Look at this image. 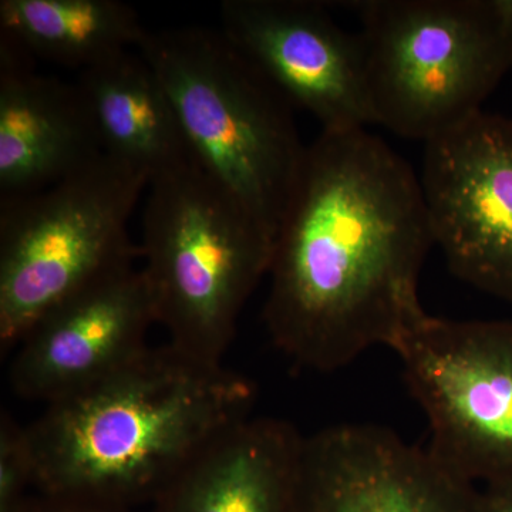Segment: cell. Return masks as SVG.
Segmentation results:
<instances>
[{
    "label": "cell",
    "mask_w": 512,
    "mask_h": 512,
    "mask_svg": "<svg viewBox=\"0 0 512 512\" xmlns=\"http://www.w3.org/2000/svg\"><path fill=\"white\" fill-rule=\"evenodd\" d=\"M433 247L412 165L366 128L320 131L275 238L264 306L272 342L322 373L393 349L426 313L419 279Z\"/></svg>",
    "instance_id": "1"
},
{
    "label": "cell",
    "mask_w": 512,
    "mask_h": 512,
    "mask_svg": "<svg viewBox=\"0 0 512 512\" xmlns=\"http://www.w3.org/2000/svg\"><path fill=\"white\" fill-rule=\"evenodd\" d=\"M255 384L171 343L151 348L29 424L36 493L133 508L212 439L252 416Z\"/></svg>",
    "instance_id": "2"
},
{
    "label": "cell",
    "mask_w": 512,
    "mask_h": 512,
    "mask_svg": "<svg viewBox=\"0 0 512 512\" xmlns=\"http://www.w3.org/2000/svg\"><path fill=\"white\" fill-rule=\"evenodd\" d=\"M137 52L167 90L195 163L275 239L308 153L289 101L221 29L147 30Z\"/></svg>",
    "instance_id": "3"
},
{
    "label": "cell",
    "mask_w": 512,
    "mask_h": 512,
    "mask_svg": "<svg viewBox=\"0 0 512 512\" xmlns=\"http://www.w3.org/2000/svg\"><path fill=\"white\" fill-rule=\"evenodd\" d=\"M147 190L141 272L157 325L175 348L222 363L242 309L268 276L275 239L195 161Z\"/></svg>",
    "instance_id": "4"
},
{
    "label": "cell",
    "mask_w": 512,
    "mask_h": 512,
    "mask_svg": "<svg viewBox=\"0 0 512 512\" xmlns=\"http://www.w3.org/2000/svg\"><path fill=\"white\" fill-rule=\"evenodd\" d=\"M375 124L423 143L483 110L512 70V0L353 3Z\"/></svg>",
    "instance_id": "5"
},
{
    "label": "cell",
    "mask_w": 512,
    "mask_h": 512,
    "mask_svg": "<svg viewBox=\"0 0 512 512\" xmlns=\"http://www.w3.org/2000/svg\"><path fill=\"white\" fill-rule=\"evenodd\" d=\"M150 177L104 154L45 190L0 200V352L74 293L136 264L128 221Z\"/></svg>",
    "instance_id": "6"
},
{
    "label": "cell",
    "mask_w": 512,
    "mask_h": 512,
    "mask_svg": "<svg viewBox=\"0 0 512 512\" xmlns=\"http://www.w3.org/2000/svg\"><path fill=\"white\" fill-rule=\"evenodd\" d=\"M392 350L429 421L431 453L470 483H511L512 320L426 312Z\"/></svg>",
    "instance_id": "7"
},
{
    "label": "cell",
    "mask_w": 512,
    "mask_h": 512,
    "mask_svg": "<svg viewBox=\"0 0 512 512\" xmlns=\"http://www.w3.org/2000/svg\"><path fill=\"white\" fill-rule=\"evenodd\" d=\"M420 184L451 274L512 303V119L481 110L424 143Z\"/></svg>",
    "instance_id": "8"
},
{
    "label": "cell",
    "mask_w": 512,
    "mask_h": 512,
    "mask_svg": "<svg viewBox=\"0 0 512 512\" xmlns=\"http://www.w3.org/2000/svg\"><path fill=\"white\" fill-rule=\"evenodd\" d=\"M221 30L292 107L323 131L375 124L362 37L325 5L303 0H225Z\"/></svg>",
    "instance_id": "9"
},
{
    "label": "cell",
    "mask_w": 512,
    "mask_h": 512,
    "mask_svg": "<svg viewBox=\"0 0 512 512\" xmlns=\"http://www.w3.org/2000/svg\"><path fill=\"white\" fill-rule=\"evenodd\" d=\"M293 512H481V491L429 447L339 424L305 437Z\"/></svg>",
    "instance_id": "10"
},
{
    "label": "cell",
    "mask_w": 512,
    "mask_h": 512,
    "mask_svg": "<svg viewBox=\"0 0 512 512\" xmlns=\"http://www.w3.org/2000/svg\"><path fill=\"white\" fill-rule=\"evenodd\" d=\"M157 325L136 264L97 279L46 313L15 349L16 396L50 404L99 383L148 348Z\"/></svg>",
    "instance_id": "11"
},
{
    "label": "cell",
    "mask_w": 512,
    "mask_h": 512,
    "mask_svg": "<svg viewBox=\"0 0 512 512\" xmlns=\"http://www.w3.org/2000/svg\"><path fill=\"white\" fill-rule=\"evenodd\" d=\"M33 62L0 33V200L45 190L106 154L77 83Z\"/></svg>",
    "instance_id": "12"
},
{
    "label": "cell",
    "mask_w": 512,
    "mask_h": 512,
    "mask_svg": "<svg viewBox=\"0 0 512 512\" xmlns=\"http://www.w3.org/2000/svg\"><path fill=\"white\" fill-rule=\"evenodd\" d=\"M303 443L289 421H238L192 458L150 512H293Z\"/></svg>",
    "instance_id": "13"
},
{
    "label": "cell",
    "mask_w": 512,
    "mask_h": 512,
    "mask_svg": "<svg viewBox=\"0 0 512 512\" xmlns=\"http://www.w3.org/2000/svg\"><path fill=\"white\" fill-rule=\"evenodd\" d=\"M76 83L104 153L140 168L150 183L194 161L167 90L140 53L94 64Z\"/></svg>",
    "instance_id": "14"
},
{
    "label": "cell",
    "mask_w": 512,
    "mask_h": 512,
    "mask_svg": "<svg viewBox=\"0 0 512 512\" xmlns=\"http://www.w3.org/2000/svg\"><path fill=\"white\" fill-rule=\"evenodd\" d=\"M147 30L120 0H2L0 33L30 56L80 72L140 45Z\"/></svg>",
    "instance_id": "15"
},
{
    "label": "cell",
    "mask_w": 512,
    "mask_h": 512,
    "mask_svg": "<svg viewBox=\"0 0 512 512\" xmlns=\"http://www.w3.org/2000/svg\"><path fill=\"white\" fill-rule=\"evenodd\" d=\"M36 485V457L28 426L2 410L0 416V512H16Z\"/></svg>",
    "instance_id": "16"
},
{
    "label": "cell",
    "mask_w": 512,
    "mask_h": 512,
    "mask_svg": "<svg viewBox=\"0 0 512 512\" xmlns=\"http://www.w3.org/2000/svg\"><path fill=\"white\" fill-rule=\"evenodd\" d=\"M16 512H136L133 508L114 507V505L90 503L74 498L56 497V495L30 494L28 500L20 505Z\"/></svg>",
    "instance_id": "17"
},
{
    "label": "cell",
    "mask_w": 512,
    "mask_h": 512,
    "mask_svg": "<svg viewBox=\"0 0 512 512\" xmlns=\"http://www.w3.org/2000/svg\"><path fill=\"white\" fill-rule=\"evenodd\" d=\"M481 512H512V481L485 485L481 491Z\"/></svg>",
    "instance_id": "18"
}]
</instances>
